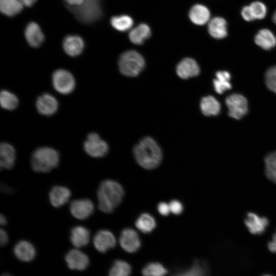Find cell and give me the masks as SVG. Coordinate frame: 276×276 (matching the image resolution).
Returning a JSON list of instances; mask_svg holds the SVG:
<instances>
[{
	"instance_id": "1",
	"label": "cell",
	"mask_w": 276,
	"mask_h": 276,
	"mask_svg": "<svg viewBox=\"0 0 276 276\" xmlns=\"http://www.w3.org/2000/svg\"><path fill=\"white\" fill-rule=\"evenodd\" d=\"M133 153L137 163L147 170L157 168L162 160L160 147L154 139L149 136L143 138L134 146Z\"/></svg>"
},
{
	"instance_id": "2",
	"label": "cell",
	"mask_w": 276,
	"mask_h": 276,
	"mask_svg": "<svg viewBox=\"0 0 276 276\" xmlns=\"http://www.w3.org/2000/svg\"><path fill=\"white\" fill-rule=\"evenodd\" d=\"M97 194L100 210L105 213H111L122 202L124 190L117 181L106 179L100 183Z\"/></svg>"
},
{
	"instance_id": "3",
	"label": "cell",
	"mask_w": 276,
	"mask_h": 276,
	"mask_svg": "<svg viewBox=\"0 0 276 276\" xmlns=\"http://www.w3.org/2000/svg\"><path fill=\"white\" fill-rule=\"evenodd\" d=\"M59 163V155L54 149L42 147L36 149L31 158V166L37 172H48L57 167Z\"/></svg>"
},
{
	"instance_id": "4",
	"label": "cell",
	"mask_w": 276,
	"mask_h": 276,
	"mask_svg": "<svg viewBox=\"0 0 276 276\" xmlns=\"http://www.w3.org/2000/svg\"><path fill=\"white\" fill-rule=\"evenodd\" d=\"M102 0H84L79 7L66 6L78 21L84 24H91L99 20L103 14Z\"/></svg>"
},
{
	"instance_id": "5",
	"label": "cell",
	"mask_w": 276,
	"mask_h": 276,
	"mask_svg": "<svg viewBox=\"0 0 276 276\" xmlns=\"http://www.w3.org/2000/svg\"><path fill=\"white\" fill-rule=\"evenodd\" d=\"M118 63L122 74L128 77H135L143 70L145 60L137 52L129 50L121 55Z\"/></svg>"
},
{
	"instance_id": "6",
	"label": "cell",
	"mask_w": 276,
	"mask_h": 276,
	"mask_svg": "<svg viewBox=\"0 0 276 276\" xmlns=\"http://www.w3.org/2000/svg\"><path fill=\"white\" fill-rule=\"evenodd\" d=\"M55 89L63 95L72 93L75 87V80L73 75L68 71L59 69L55 71L52 77Z\"/></svg>"
},
{
	"instance_id": "7",
	"label": "cell",
	"mask_w": 276,
	"mask_h": 276,
	"mask_svg": "<svg viewBox=\"0 0 276 276\" xmlns=\"http://www.w3.org/2000/svg\"><path fill=\"white\" fill-rule=\"evenodd\" d=\"M83 148L88 155L96 158L105 156L109 150L107 143L95 132L88 134L83 143Z\"/></svg>"
},
{
	"instance_id": "8",
	"label": "cell",
	"mask_w": 276,
	"mask_h": 276,
	"mask_svg": "<svg viewBox=\"0 0 276 276\" xmlns=\"http://www.w3.org/2000/svg\"><path fill=\"white\" fill-rule=\"evenodd\" d=\"M225 103L228 109V115L235 119H241L248 111L247 101L241 95H229L226 98Z\"/></svg>"
},
{
	"instance_id": "9",
	"label": "cell",
	"mask_w": 276,
	"mask_h": 276,
	"mask_svg": "<svg viewBox=\"0 0 276 276\" xmlns=\"http://www.w3.org/2000/svg\"><path fill=\"white\" fill-rule=\"evenodd\" d=\"M70 211L72 216L76 219L84 220L93 213L94 205L88 199H75L71 202Z\"/></svg>"
},
{
	"instance_id": "10",
	"label": "cell",
	"mask_w": 276,
	"mask_h": 276,
	"mask_svg": "<svg viewBox=\"0 0 276 276\" xmlns=\"http://www.w3.org/2000/svg\"><path fill=\"white\" fill-rule=\"evenodd\" d=\"M121 246L128 252L136 251L141 245V240L137 232L132 228L122 230L119 238Z\"/></svg>"
},
{
	"instance_id": "11",
	"label": "cell",
	"mask_w": 276,
	"mask_h": 276,
	"mask_svg": "<svg viewBox=\"0 0 276 276\" xmlns=\"http://www.w3.org/2000/svg\"><path fill=\"white\" fill-rule=\"evenodd\" d=\"M244 223L248 231L253 235H262L269 224L267 218L261 217L252 212L247 214Z\"/></svg>"
},
{
	"instance_id": "12",
	"label": "cell",
	"mask_w": 276,
	"mask_h": 276,
	"mask_svg": "<svg viewBox=\"0 0 276 276\" xmlns=\"http://www.w3.org/2000/svg\"><path fill=\"white\" fill-rule=\"evenodd\" d=\"M93 243L97 250L101 252H105L116 246V239L110 231L102 229L95 235Z\"/></svg>"
},
{
	"instance_id": "13",
	"label": "cell",
	"mask_w": 276,
	"mask_h": 276,
	"mask_svg": "<svg viewBox=\"0 0 276 276\" xmlns=\"http://www.w3.org/2000/svg\"><path fill=\"white\" fill-rule=\"evenodd\" d=\"M85 43L83 38L75 34L66 36L62 41V47L65 53L71 57L80 55L84 49Z\"/></svg>"
},
{
	"instance_id": "14",
	"label": "cell",
	"mask_w": 276,
	"mask_h": 276,
	"mask_svg": "<svg viewBox=\"0 0 276 276\" xmlns=\"http://www.w3.org/2000/svg\"><path fill=\"white\" fill-rule=\"evenodd\" d=\"M65 260L68 268L73 270H85L89 263L88 256L77 249L70 250L66 255Z\"/></svg>"
},
{
	"instance_id": "15",
	"label": "cell",
	"mask_w": 276,
	"mask_h": 276,
	"mask_svg": "<svg viewBox=\"0 0 276 276\" xmlns=\"http://www.w3.org/2000/svg\"><path fill=\"white\" fill-rule=\"evenodd\" d=\"M25 37L29 45L33 48L40 47L44 40V35L39 25L29 22L25 29Z\"/></svg>"
},
{
	"instance_id": "16",
	"label": "cell",
	"mask_w": 276,
	"mask_h": 276,
	"mask_svg": "<svg viewBox=\"0 0 276 276\" xmlns=\"http://www.w3.org/2000/svg\"><path fill=\"white\" fill-rule=\"evenodd\" d=\"M36 106L40 114L51 116L57 110L58 103L56 99L51 94H44L37 98Z\"/></svg>"
},
{
	"instance_id": "17",
	"label": "cell",
	"mask_w": 276,
	"mask_h": 276,
	"mask_svg": "<svg viewBox=\"0 0 276 276\" xmlns=\"http://www.w3.org/2000/svg\"><path fill=\"white\" fill-rule=\"evenodd\" d=\"M200 72L199 67L195 60L191 58H186L181 60L176 67L178 76L182 79L198 75Z\"/></svg>"
},
{
	"instance_id": "18",
	"label": "cell",
	"mask_w": 276,
	"mask_h": 276,
	"mask_svg": "<svg viewBox=\"0 0 276 276\" xmlns=\"http://www.w3.org/2000/svg\"><path fill=\"white\" fill-rule=\"evenodd\" d=\"M71 195V191L67 188L56 186L49 192L50 202L53 206L59 208L68 202Z\"/></svg>"
},
{
	"instance_id": "19",
	"label": "cell",
	"mask_w": 276,
	"mask_h": 276,
	"mask_svg": "<svg viewBox=\"0 0 276 276\" xmlns=\"http://www.w3.org/2000/svg\"><path fill=\"white\" fill-rule=\"evenodd\" d=\"M16 152L14 148L7 143H2L0 145L1 169H12L15 162Z\"/></svg>"
},
{
	"instance_id": "20",
	"label": "cell",
	"mask_w": 276,
	"mask_h": 276,
	"mask_svg": "<svg viewBox=\"0 0 276 276\" xmlns=\"http://www.w3.org/2000/svg\"><path fill=\"white\" fill-rule=\"evenodd\" d=\"M13 251L16 257L23 262L32 261L36 255L34 246L26 240L18 242L14 246Z\"/></svg>"
},
{
	"instance_id": "21",
	"label": "cell",
	"mask_w": 276,
	"mask_h": 276,
	"mask_svg": "<svg viewBox=\"0 0 276 276\" xmlns=\"http://www.w3.org/2000/svg\"><path fill=\"white\" fill-rule=\"evenodd\" d=\"M90 232L82 226H76L71 231L70 240L72 244L77 248L85 246L90 240Z\"/></svg>"
},
{
	"instance_id": "22",
	"label": "cell",
	"mask_w": 276,
	"mask_h": 276,
	"mask_svg": "<svg viewBox=\"0 0 276 276\" xmlns=\"http://www.w3.org/2000/svg\"><path fill=\"white\" fill-rule=\"evenodd\" d=\"M191 21L197 25H203L210 20V12L205 6L196 4L190 9L189 13Z\"/></svg>"
},
{
	"instance_id": "23",
	"label": "cell",
	"mask_w": 276,
	"mask_h": 276,
	"mask_svg": "<svg viewBox=\"0 0 276 276\" xmlns=\"http://www.w3.org/2000/svg\"><path fill=\"white\" fill-rule=\"evenodd\" d=\"M208 31L212 37L216 39H222L227 34V23L221 17H215L208 22Z\"/></svg>"
},
{
	"instance_id": "24",
	"label": "cell",
	"mask_w": 276,
	"mask_h": 276,
	"mask_svg": "<svg viewBox=\"0 0 276 276\" xmlns=\"http://www.w3.org/2000/svg\"><path fill=\"white\" fill-rule=\"evenodd\" d=\"M255 43L264 50H270L276 45V37L267 29L260 30L255 37Z\"/></svg>"
},
{
	"instance_id": "25",
	"label": "cell",
	"mask_w": 276,
	"mask_h": 276,
	"mask_svg": "<svg viewBox=\"0 0 276 276\" xmlns=\"http://www.w3.org/2000/svg\"><path fill=\"white\" fill-rule=\"evenodd\" d=\"M151 34L150 27L145 24H141L130 31L129 38L133 43L141 44Z\"/></svg>"
},
{
	"instance_id": "26",
	"label": "cell",
	"mask_w": 276,
	"mask_h": 276,
	"mask_svg": "<svg viewBox=\"0 0 276 276\" xmlns=\"http://www.w3.org/2000/svg\"><path fill=\"white\" fill-rule=\"evenodd\" d=\"M23 9V5L18 0H0L1 12L8 17L15 16Z\"/></svg>"
},
{
	"instance_id": "27",
	"label": "cell",
	"mask_w": 276,
	"mask_h": 276,
	"mask_svg": "<svg viewBox=\"0 0 276 276\" xmlns=\"http://www.w3.org/2000/svg\"><path fill=\"white\" fill-rule=\"evenodd\" d=\"M200 108L204 115L216 116L220 112L221 106L215 98L212 96H208L201 99Z\"/></svg>"
},
{
	"instance_id": "28",
	"label": "cell",
	"mask_w": 276,
	"mask_h": 276,
	"mask_svg": "<svg viewBox=\"0 0 276 276\" xmlns=\"http://www.w3.org/2000/svg\"><path fill=\"white\" fill-rule=\"evenodd\" d=\"M216 78L213 81L215 91L219 94L231 88L232 85L229 82L230 74L226 71H218L216 74Z\"/></svg>"
},
{
	"instance_id": "29",
	"label": "cell",
	"mask_w": 276,
	"mask_h": 276,
	"mask_svg": "<svg viewBox=\"0 0 276 276\" xmlns=\"http://www.w3.org/2000/svg\"><path fill=\"white\" fill-rule=\"evenodd\" d=\"M135 225L142 232L149 233L155 228L156 222L152 215L148 213H143L136 220Z\"/></svg>"
},
{
	"instance_id": "30",
	"label": "cell",
	"mask_w": 276,
	"mask_h": 276,
	"mask_svg": "<svg viewBox=\"0 0 276 276\" xmlns=\"http://www.w3.org/2000/svg\"><path fill=\"white\" fill-rule=\"evenodd\" d=\"M110 22L114 29L121 32L130 29L133 24L132 18L127 15L114 16L111 18Z\"/></svg>"
},
{
	"instance_id": "31",
	"label": "cell",
	"mask_w": 276,
	"mask_h": 276,
	"mask_svg": "<svg viewBox=\"0 0 276 276\" xmlns=\"http://www.w3.org/2000/svg\"><path fill=\"white\" fill-rule=\"evenodd\" d=\"M208 269L202 262L196 261L192 267L188 270L177 273L172 276H208Z\"/></svg>"
},
{
	"instance_id": "32",
	"label": "cell",
	"mask_w": 276,
	"mask_h": 276,
	"mask_svg": "<svg viewBox=\"0 0 276 276\" xmlns=\"http://www.w3.org/2000/svg\"><path fill=\"white\" fill-rule=\"evenodd\" d=\"M0 103L4 109L12 110L17 106L18 100L16 96L12 93L3 90L0 94Z\"/></svg>"
},
{
	"instance_id": "33",
	"label": "cell",
	"mask_w": 276,
	"mask_h": 276,
	"mask_svg": "<svg viewBox=\"0 0 276 276\" xmlns=\"http://www.w3.org/2000/svg\"><path fill=\"white\" fill-rule=\"evenodd\" d=\"M264 163L266 177L276 184V158L273 152L269 153L265 156Z\"/></svg>"
},
{
	"instance_id": "34",
	"label": "cell",
	"mask_w": 276,
	"mask_h": 276,
	"mask_svg": "<svg viewBox=\"0 0 276 276\" xmlns=\"http://www.w3.org/2000/svg\"><path fill=\"white\" fill-rule=\"evenodd\" d=\"M131 267L125 261L116 260L110 268L108 276H129Z\"/></svg>"
},
{
	"instance_id": "35",
	"label": "cell",
	"mask_w": 276,
	"mask_h": 276,
	"mask_svg": "<svg viewBox=\"0 0 276 276\" xmlns=\"http://www.w3.org/2000/svg\"><path fill=\"white\" fill-rule=\"evenodd\" d=\"M143 276H165L168 270L159 263H150L142 271Z\"/></svg>"
},
{
	"instance_id": "36",
	"label": "cell",
	"mask_w": 276,
	"mask_h": 276,
	"mask_svg": "<svg viewBox=\"0 0 276 276\" xmlns=\"http://www.w3.org/2000/svg\"><path fill=\"white\" fill-rule=\"evenodd\" d=\"M249 7L255 19H261L266 16L267 8L263 3L258 1L254 2L249 5Z\"/></svg>"
},
{
	"instance_id": "37",
	"label": "cell",
	"mask_w": 276,
	"mask_h": 276,
	"mask_svg": "<svg viewBox=\"0 0 276 276\" xmlns=\"http://www.w3.org/2000/svg\"><path fill=\"white\" fill-rule=\"evenodd\" d=\"M265 83L269 90L276 94V66L270 67L266 71Z\"/></svg>"
},
{
	"instance_id": "38",
	"label": "cell",
	"mask_w": 276,
	"mask_h": 276,
	"mask_svg": "<svg viewBox=\"0 0 276 276\" xmlns=\"http://www.w3.org/2000/svg\"><path fill=\"white\" fill-rule=\"evenodd\" d=\"M171 212L175 215H179L182 212L183 207L182 203L177 200H172L169 203Z\"/></svg>"
},
{
	"instance_id": "39",
	"label": "cell",
	"mask_w": 276,
	"mask_h": 276,
	"mask_svg": "<svg viewBox=\"0 0 276 276\" xmlns=\"http://www.w3.org/2000/svg\"><path fill=\"white\" fill-rule=\"evenodd\" d=\"M157 209L158 213L164 216H168L171 212L169 204L165 202L159 203Z\"/></svg>"
},
{
	"instance_id": "40",
	"label": "cell",
	"mask_w": 276,
	"mask_h": 276,
	"mask_svg": "<svg viewBox=\"0 0 276 276\" xmlns=\"http://www.w3.org/2000/svg\"><path fill=\"white\" fill-rule=\"evenodd\" d=\"M243 18L246 21H250L255 20L249 6H245L241 11Z\"/></svg>"
},
{
	"instance_id": "41",
	"label": "cell",
	"mask_w": 276,
	"mask_h": 276,
	"mask_svg": "<svg viewBox=\"0 0 276 276\" xmlns=\"http://www.w3.org/2000/svg\"><path fill=\"white\" fill-rule=\"evenodd\" d=\"M267 246L271 252L276 253V231L272 236L271 240L268 243Z\"/></svg>"
},
{
	"instance_id": "42",
	"label": "cell",
	"mask_w": 276,
	"mask_h": 276,
	"mask_svg": "<svg viewBox=\"0 0 276 276\" xmlns=\"http://www.w3.org/2000/svg\"><path fill=\"white\" fill-rule=\"evenodd\" d=\"M65 2V6L69 7H79L81 6L84 0H63Z\"/></svg>"
},
{
	"instance_id": "43",
	"label": "cell",
	"mask_w": 276,
	"mask_h": 276,
	"mask_svg": "<svg viewBox=\"0 0 276 276\" xmlns=\"http://www.w3.org/2000/svg\"><path fill=\"white\" fill-rule=\"evenodd\" d=\"M8 241V237L5 230L1 228L0 230V243L1 246L6 245Z\"/></svg>"
},
{
	"instance_id": "44",
	"label": "cell",
	"mask_w": 276,
	"mask_h": 276,
	"mask_svg": "<svg viewBox=\"0 0 276 276\" xmlns=\"http://www.w3.org/2000/svg\"><path fill=\"white\" fill-rule=\"evenodd\" d=\"M24 6L31 7L37 1V0H18Z\"/></svg>"
},
{
	"instance_id": "45",
	"label": "cell",
	"mask_w": 276,
	"mask_h": 276,
	"mask_svg": "<svg viewBox=\"0 0 276 276\" xmlns=\"http://www.w3.org/2000/svg\"><path fill=\"white\" fill-rule=\"evenodd\" d=\"M0 223L1 225H5L7 224V219L5 216L2 214L0 216Z\"/></svg>"
},
{
	"instance_id": "46",
	"label": "cell",
	"mask_w": 276,
	"mask_h": 276,
	"mask_svg": "<svg viewBox=\"0 0 276 276\" xmlns=\"http://www.w3.org/2000/svg\"><path fill=\"white\" fill-rule=\"evenodd\" d=\"M272 20L273 22L276 24V10L274 12L273 16H272Z\"/></svg>"
},
{
	"instance_id": "47",
	"label": "cell",
	"mask_w": 276,
	"mask_h": 276,
	"mask_svg": "<svg viewBox=\"0 0 276 276\" xmlns=\"http://www.w3.org/2000/svg\"><path fill=\"white\" fill-rule=\"evenodd\" d=\"M2 276H12V275L9 273H4Z\"/></svg>"
},
{
	"instance_id": "48",
	"label": "cell",
	"mask_w": 276,
	"mask_h": 276,
	"mask_svg": "<svg viewBox=\"0 0 276 276\" xmlns=\"http://www.w3.org/2000/svg\"><path fill=\"white\" fill-rule=\"evenodd\" d=\"M273 154H274L275 157L276 158V151L273 152Z\"/></svg>"
},
{
	"instance_id": "49",
	"label": "cell",
	"mask_w": 276,
	"mask_h": 276,
	"mask_svg": "<svg viewBox=\"0 0 276 276\" xmlns=\"http://www.w3.org/2000/svg\"><path fill=\"white\" fill-rule=\"evenodd\" d=\"M262 276H271V275H268V274H265V275H262Z\"/></svg>"
}]
</instances>
